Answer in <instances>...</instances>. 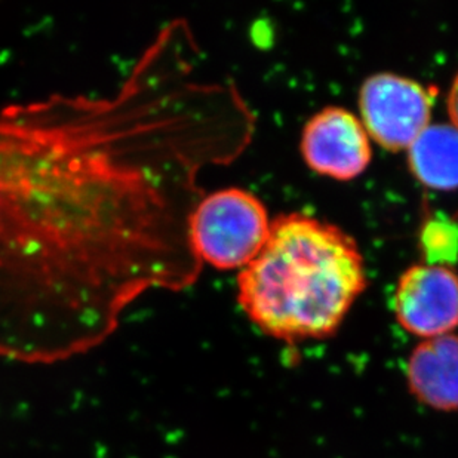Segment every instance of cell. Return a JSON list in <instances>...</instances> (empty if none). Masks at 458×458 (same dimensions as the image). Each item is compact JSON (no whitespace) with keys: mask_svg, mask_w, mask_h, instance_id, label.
<instances>
[{"mask_svg":"<svg viewBox=\"0 0 458 458\" xmlns=\"http://www.w3.org/2000/svg\"><path fill=\"white\" fill-rule=\"evenodd\" d=\"M196 67L175 20L110 96L0 107V358L82 355L140 297L195 284L198 175L245 131L238 97Z\"/></svg>","mask_w":458,"mask_h":458,"instance_id":"6da1fadb","label":"cell"},{"mask_svg":"<svg viewBox=\"0 0 458 458\" xmlns=\"http://www.w3.org/2000/svg\"><path fill=\"white\" fill-rule=\"evenodd\" d=\"M368 285L365 259L351 234L301 212L270 223L263 250L238 276L248 319L282 342L333 335Z\"/></svg>","mask_w":458,"mask_h":458,"instance_id":"7a4b0ae2","label":"cell"},{"mask_svg":"<svg viewBox=\"0 0 458 458\" xmlns=\"http://www.w3.org/2000/svg\"><path fill=\"white\" fill-rule=\"evenodd\" d=\"M270 223L257 196L238 187L221 189L202 196L191 212V248L200 264L242 270L263 250Z\"/></svg>","mask_w":458,"mask_h":458,"instance_id":"3957f363","label":"cell"},{"mask_svg":"<svg viewBox=\"0 0 458 458\" xmlns=\"http://www.w3.org/2000/svg\"><path fill=\"white\" fill-rule=\"evenodd\" d=\"M359 108L369 139L386 150L401 152L430 125L432 94L405 76L377 73L363 82Z\"/></svg>","mask_w":458,"mask_h":458,"instance_id":"277c9868","label":"cell"},{"mask_svg":"<svg viewBox=\"0 0 458 458\" xmlns=\"http://www.w3.org/2000/svg\"><path fill=\"white\" fill-rule=\"evenodd\" d=\"M396 320L417 337H441L458 327V276L448 266L417 264L399 277L394 290Z\"/></svg>","mask_w":458,"mask_h":458,"instance_id":"5b68a950","label":"cell"},{"mask_svg":"<svg viewBox=\"0 0 458 458\" xmlns=\"http://www.w3.org/2000/svg\"><path fill=\"white\" fill-rule=\"evenodd\" d=\"M300 148L311 171L338 182L359 177L371 164L369 135L346 108L327 107L316 113L304 126Z\"/></svg>","mask_w":458,"mask_h":458,"instance_id":"8992f818","label":"cell"},{"mask_svg":"<svg viewBox=\"0 0 458 458\" xmlns=\"http://www.w3.org/2000/svg\"><path fill=\"white\" fill-rule=\"evenodd\" d=\"M405 374L419 403L444 412L458 411V335L420 343L408 358Z\"/></svg>","mask_w":458,"mask_h":458,"instance_id":"52a82bcc","label":"cell"},{"mask_svg":"<svg viewBox=\"0 0 458 458\" xmlns=\"http://www.w3.org/2000/svg\"><path fill=\"white\" fill-rule=\"evenodd\" d=\"M411 173L433 191L458 189V130L446 123L428 125L408 148Z\"/></svg>","mask_w":458,"mask_h":458,"instance_id":"ba28073f","label":"cell"},{"mask_svg":"<svg viewBox=\"0 0 458 458\" xmlns=\"http://www.w3.org/2000/svg\"><path fill=\"white\" fill-rule=\"evenodd\" d=\"M420 245L426 264L444 266L458 259V225L448 216H437L423 225Z\"/></svg>","mask_w":458,"mask_h":458,"instance_id":"9c48e42d","label":"cell"},{"mask_svg":"<svg viewBox=\"0 0 458 458\" xmlns=\"http://www.w3.org/2000/svg\"><path fill=\"white\" fill-rule=\"evenodd\" d=\"M446 110L450 114L451 125L458 130V73L453 81V85H451L448 100H446Z\"/></svg>","mask_w":458,"mask_h":458,"instance_id":"30bf717a","label":"cell"}]
</instances>
